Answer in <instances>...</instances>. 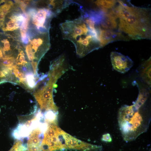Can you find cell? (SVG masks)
Masks as SVG:
<instances>
[{"mask_svg": "<svg viewBox=\"0 0 151 151\" xmlns=\"http://www.w3.org/2000/svg\"><path fill=\"white\" fill-rule=\"evenodd\" d=\"M117 18L111 16L107 14H106L105 16L99 25L103 29L106 30H113L116 29L118 26Z\"/></svg>", "mask_w": 151, "mask_h": 151, "instance_id": "7c38bea8", "label": "cell"}, {"mask_svg": "<svg viewBox=\"0 0 151 151\" xmlns=\"http://www.w3.org/2000/svg\"><path fill=\"white\" fill-rule=\"evenodd\" d=\"M26 87L30 89H33L36 85V79L33 73H27L25 76Z\"/></svg>", "mask_w": 151, "mask_h": 151, "instance_id": "9a60e30c", "label": "cell"}, {"mask_svg": "<svg viewBox=\"0 0 151 151\" xmlns=\"http://www.w3.org/2000/svg\"><path fill=\"white\" fill-rule=\"evenodd\" d=\"M41 122L30 134L27 144L28 151H39L44 137V134L48 127L46 122Z\"/></svg>", "mask_w": 151, "mask_h": 151, "instance_id": "8992f818", "label": "cell"}, {"mask_svg": "<svg viewBox=\"0 0 151 151\" xmlns=\"http://www.w3.org/2000/svg\"><path fill=\"white\" fill-rule=\"evenodd\" d=\"M35 4V8H29L27 10H26L31 22L32 24H30L40 32H49L50 22L52 19L57 15L50 9L40 6L37 2Z\"/></svg>", "mask_w": 151, "mask_h": 151, "instance_id": "5b68a950", "label": "cell"}, {"mask_svg": "<svg viewBox=\"0 0 151 151\" xmlns=\"http://www.w3.org/2000/svg\"><path fill=\"white\" fill-rule=\"evenodd\" d=\"M119 5L114 9L119 19V30L130 39H150L151 14L149 8L128 6L118 1Z\"/></svg>", "mask_w": 151, "mask_h": 151, "instance_id": "6da1fadb", "label": "cell"}, {"mask_svg": "<svg viewBox=\"0 0 151 151\" xmlns=\"http://www.w3.org/2000/svg\"><path fill=\"white\" fill-rule=\"evenodd\" d=\"M110 58L113 68L121 73H126L134 64L133 61L128 56L117 52H112Z\"/></svg>", "mask_w": 151, "mask_h": 151, "instance_id": "52a82bcc", "label": "cell"}, {"mask_svg": "<svg viewBox=\"0 0 151 151\" xmlns=\"http://www.w3.org/2000/svg\"><path fill=\"white\" fill-rule=\"evenodd\" d=\"M143 106L125 105L119 110L118 125L122 137L126 142L136 140L149 128L150 115L146 110L141 109Z\"/></svg>", "mask_w": 151, "mask_h": 151, "instance_id": "3957f363", "label": "cell"}, {"mask_svg": "<svg viewBox=\"0 0 151 151\" xmlns=\"http://www.w3.org/2000/svg\"><path fill=\"white\" fill-rule=\"evenodd\" d=\"M99 28V39L101 48L110 43L117 41H128L130 39L120 33Z\"/></svg>", "mask_w": 151, "mask_h": 151, "instance_id": "9c48e42d", "label": "cell"}, {"mask_svg": "<svg viewBox=\"0 0 151 151\" xmlns=\"http://www.w3.org/2000/svg\"><path fill=\"white\" fill-rule=\"evenodd\" d=\"M1 109H0V112H1Z\"/></svg>", "mask_w": 151, "mask_h": 151, "instance_id": "e0dca14e", "label": "cell"}, {"mask_svg": "<svg viewBox=\"0 0 151 151\" xmlns=\"http://www.w3.org/2000/svg\"><path fill=\"white\" fill-rule=\"evenodd\" d=\"M63 39L74 45L77 55L82 58L94 50L101 48L98 29L90 28L82 15L72 20H67L60 25Z\"/></svg>", "mask_w": 151, "mask_h": 151, "instance_id": "7a4b0ae2", "label": "cell"}, {"mask_svg": "<svg viewBox=\"0 0 151 151\" xmlns=\"http://www.w3.org/2000/svg\"><path fill=\"white\" fill-rule=\"evenodd\" d=\"M139 75L144 82L151 84V58L143 63L138 69Z\"/></svg>", "mask_w": 151, "mask_h": 151, "instance_id": "8fae6325", "label": "cell"}, {"mask_svg": "<svg viewBox=\"0 0 151 151\" xmlns=\"http://www.w3.org/2000/svg\"><path fill=\"white\" fill-rule=\"evenodd\" d=\"M8 151H28L26 143H24L21 140H18Z\"/></svg>", "mask_w": 151, "mask_h": 151, "instance_id": "5bb4252c", "label": "cell"}, {"mask_svg": "<svg viewBox=\"0 0 151 151\" xmlns=\"http://www.w3.org/2000/svg\"><path fill=\"white\" fill-rule=\"evenodd\" d=\"M117 1H107V0H100L95 2V4L102 10H106L107 9L111 8L114 7Z\"/></svg>", "mask_w": 151, "mask_h": 151, "instance_id": "4fadbf2b", "label": "cell"}, {"mask_svg": "<svg viewBox=\"0 0 151 151\" xmlns=\"http://www.w3.org/2000/svg\"><path fill=\"white\" fill-rule=\"evenodd\" d=\"M101 140L106 143H110L112 140L110 135L108 133L103 135Z\"/></svg>", "mask_w": 151, "mask_h": 151, "instance_id": "2e32d148", "label": "cell"}, {"mask_svg": "<svg viewBox=\"0 0 151 151\" xmlns=\"http://www.w3.org/2000/svg\"><path fill=\"white\" fill-rule=\"evenodd\" d=\"M65 134L66 150L97 151L102 148L101 146L93 145L77 139L65 132Z\"/></svg>", "mask_w": 151, "mask_h": 151, "instance_id": "ba28073f", "label": "cell"}, {"mask_svg": "<svg viewBox=\"0 0 151 151\" xmlns=\"http://www.w3.org/2000/svg\"><path fill=\"white\" fill-rule=\"evenodd\" d=\"M73 2L69 1H40L43 7L48 8L56 15L59 14L65 8Z\"/></svg>", "mask_w": 151, "mask_h": 151, "instance_id": "30bf717a", "label": "cell"}, {"mask_svg": "<svg viewBox=\"0 0 151 151\" xmlns=\"http://www.w3.org/2000/svg\"><path fill=\"white\" fill-rule=\"evenodd\" d=\"M28 42L23 46L28 60L39 62L50 46L49 32L42 33L30 29L27 33Z\"/></svg>", "mask_w": 151, "mask_h": 151, "instance_id": "277c9868", "label": "cell"}]
</instances>
